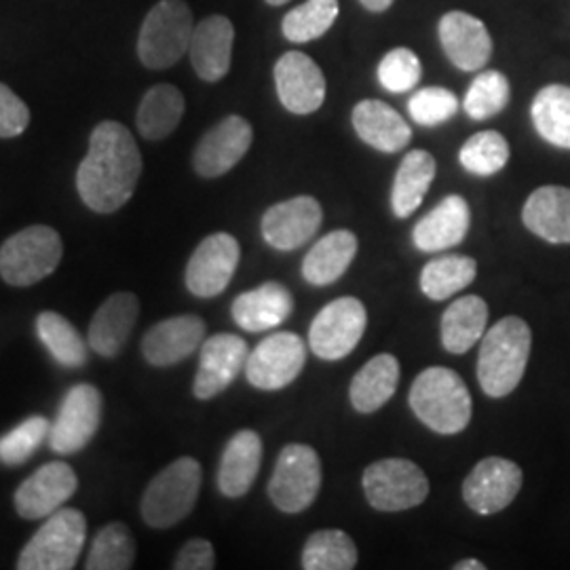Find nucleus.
<instances>
[{
	"label": "nucleus",
	"instance_id": "17",
	"mask_svg": "<svg viewBox=\"0 0 570 570\" xmlns=\"http://www.w3.org/2000/svg\"><path fill=\"white\" fill-rule=\"evenodd\" d=\"M275 85L285 110L294 115H311L326 100L322 68L301 51H287L275 63Z\"/></svg>",
	"mask_w": 570,
	"mask_h": 570
},
{
	"label": "nucleus",
	"instance_id": "22",
	"mask_svg": "<svg viewBox=\"0 0 570 570\" xmlns=\"http://www.w3.org/2000/svg\"><path fill=\"white\" fill-rule=\"evenodd\" d=\"M233 42L235 28L225 16H212L195 26L188 56L202 81L218 82L225 79L233 60Z\"/></svg>",
	"mask_w": 570,
	"mask_h": 570
},
{
	"label": "nucleus",
	"instance_id": "27",
	"mask_svg": "<svg viewBox=\"0 0 570 570\" xmlns=\"http://www.w3.org/2000/svg\"><path fill=\"white\" fill-rule=\"evenodd\" d=\"M522 220L530 233L543 242L570 244V188H537L524 204Z\"/></svg>",
	"mask_w": 570,
	"mask_h": 570
},
{
	"label": "nucleus",
	"instance_id": "15",
	"mask_svg": "<svg viewBox=\"0 0 570 570\" xmlns=\"http://www.w3.org/2000/svg\"><path fill=\"white\" fill-rule=\"evenodd\" d=\"M254 142V129L244 117L230 115L216 122L197 144L193 167L202 178H220L247 155Z\"/></svg>",
	"mask_w": 570,
	"mask_h": 570
},
{
	"label": "nucleus",
	"instance_id": "21",
	"mask_svg": "<svg viewBox=\"0 0 570 570\" xmlns=\"http://www.w3.org/2000/svg\"><path fill=\"white\" fill-rule=\"evenodd\" d=\"M440 42L449 60L465 72L484 68L492 56L489 28L465 11H450L440 20Z\"/></svg>",
	"mask_w": 570,
	"mask_h": 570
},
{
	"label": "nucleus",
	"instance_id": "5",
	"mask_svg": "<svg viewBox=\"0 0 570 570\" xmlns=\"http://www.w3.org/2000/svg\"><path fill=\"white\" fill-rule=\"evenodd\" d=\"M195 23L184 0H161L144 18L138 37V56L146 68L165 70L183 60Z\"/></svg>",
	"mask_w": 570,
	"mask_h": 570
},
{
	"label": "nucleus",
	"instance_id": "14",
	"mask_svg": "<svg viewBox=\"0 0 570 570\" xmlns=\"http://www.w3.org/2000/svg\"><path fill=\"white\" fill-rule=\"evenodd\" d=\"M524 473L510 459L489 456L469 471L463 482V499L469 510L492 515L510 508L522 489Z\"/></svg>",
	"mask_w": 570,
	"mask_h": 570
},
{
	"label": "nucleus",
	"instance_id": "34",
	"mask_svg": "<svg viewBox=\"0 0 570 570\" xmlns=\"http://www.w3.org/2000/svg\"><path fill=\"white\" fill-rule=\"evenodd\" d=\"M532 122L543 140L570 150V87L548 85L532 100Z\"/></svg>",
	"mask_w": 570,
	"mask_h": 570
},
{
	"label": "nucleus",
	"instance_id": "6",
	"mask_svg": "<svg viewBox=\"0 0 570 570\" xmlns=\"http://www.w3.org/2000/svg\"><path fill=\"white\" fill-rule=\"evenodd\" d=\"M63 245L51 226H28L0 247V275L9 285L28 287L49 277L60 265Z\"/></svg>",
	"mask_w": 570,
	"mask_h": 570
},
{
	"label": "nucleus",
	"instance_id": "30",
	"mask_svg": "<svg viewBox=\"0 0 570 570\" xmlns=\"http://www.w3.org/2000/svg\"><path fill=\"white\" fill-rule=\"evenodd\" d=\"M400 383V362L391 353H381L366 362L348 389L351 404L362 412V414H372L376 410L387 404L389 400L395 395Z\"/></svg>",
	"mask_w": 570,
	"mask_h": 570
},
{
	"label": "nucleus",
	"instance_id": "26",
	"mask_svg": "<svg viewBox=\"0 0 570 570\" xmlns=\"http://www.w3.org/2000/svg\"><path fill=\"white\" fill-rule=\"evenodd\" d=\"M263 463V440L256 431L244 429L230 438L226 444L220 468H218V489L228 499L245 497Z\"/></svg>",
	"mask_w": 570,
	"mask_h": 570
},
{
	"label": "nucleus",
	"instance_id": "39",
	"mask_svg": "<svg viewBox=\"0 0 570 570\" xmlns=\"http://www.w3.org/2000/svg\"><path fill=\"white\" fill-rule=\"evenodd\" d=\"M338 18V0H306L284 18V37L292 42H308L324 37Z\"/></svg>",
	"mask_w": 570,
	"mask_h": 570
},
{
	"label": "nucleus",
	"instance_id": "48",
	"mask_svg": "<svg viewBox=\"0 0 570 570\" xmlns=\"http://www.w3.org/2000/svg\"><path fill=\"white\" fill-rule=\"evenodd\" d=\"M454 570H487V567L480 562V560H463V562H456Z\"/></svg>",
	"mask_w": 570,
	"mask_h": 570
},
{
	"label": "nucleus",
	"instance_id": "43",
	"mask_svg": "<svg viewBox=\"0 0 570 570\" xmlns=\"http://www.w3.org/2000/svg\"><path fill=\"white\" fill-rule=\"evenodd\" d=\"M407 112L412 121L425 127H435L450 121L459 112V100L450 89L425 87L410 98Z\"/></svg>",
	"mask_w": 570,
	"mask_h": 570
},
{
	"label": "nucleus",
	"instance_id": "46",
	"mask_svg": "<svg viewBox=\"0 0 570 570\" xmlns=\"http://www.w3.org/2000/svg\"><path fill=\"white\" fill-rule=\"evenodd\" d=\"M216 567V551L207 539H190L174 560L176 570H212Z\"/></svg>",
	"mask_w": 570,
	"mask_h": 570
},
{
	"label": "nucleus",
	"instance_id": "45",
	"mask_svg": "<svg viewBox=\"0 0 570 570\" xmlns=\"http://www.w3.org/2000/svg\"><path fill=\"white\" fill-rule=\"evenodd\" d=\"M30 110L7 85L0 82V138H16L26 131Z\"/></svg>",
	"mask_w": 570,
	"mask_h": 570
},
{
	"label": "nucleus",
	"instance_id": "2",
	"mask_svg": "<svg viewBox=\"0 0 570 570\" xmlns=\"http://www.w3.org/2000/svg\"><path fill=\"white\" fill-rule=\"evenodd\" d=\"M532 334L524 320L503 317L482 336L478 381L489 397H505L520 385L529 366Z\"/></svg>",
	"mask_w": 570,
	"mask_h": 570
},
{
	"label": "nucleus",
	"instance_id": "35",
	"mask_svg": "<svg viewBox=\"0 0 570 570\" xmlns=\"http://www.w3.org/2000/svg\"><path fill=\"white\" fill-rule=\"evenodd\" d=\"M478 263L463 254H446L429 261L421 271V289L431 301H446L473 284Z\"/></svg>",
	"mask_w": 570,
	"mask_h": 570
},
{
	"label": "nucleus",
	"instance_id": "47",
	"mask_svg": "<svg viewBox=\"0 0 570 570\" xmlns=\"http://www.w3.org/2000/svg\"><path fill=\"white\" fill-rule=\"evenodd\" d=\"M360 2L372 13H383L393 4V0H360Z\"/></svg>",
	"mask_w": 570,
	"mask_h": 570
},
{
	"label": "nucleus",
	"instance_id": "11",
	"mask_svg": "<svg viewBox=\"0 0 570 570\" xmlns=\"http://www.w3.org/2000/svg\"><path fill=\"white\" fill-rule=\"evenodd\" d=\"M305 364V341L294 332H275L247 355L245 376L252 387L279 391L301 376Z\"/></svg>",
	"mask_w": 570,
	"mask_h": 570
},
{
	"label": "nucleus",
	"instance_id": "31",
	"mask_svg": "<svg viewBox=\"0 0 570 570\" xmlns=\"http://www.w3.org/2000/svg\"><path fill=\"white\" fill-rule=\"evenodd\" d=\"M489 326V305L480 296H461L442 315V345L452 355H463L482 341Z\"/></svg>",
	"mask_w": 570,
	"mask_h": 570
},
{
	"label": "nucleus",
	"instance_id": "25",
	"mask_svg": "<svg viewBox=\"0 0 570 570\" xmlns=\"http://www.w3.org/2000/svg\"><path fill=\"white\" fill-rule=\"evenodd\" d=\"M294 311L289 289L279 282H266L239 294L233 303V320L245 332H265L282 326Z\"/></svg>",
	"mask_w": 570,
	"mask_h": 570
},
{
	"label": "nucleus",
	"instance_id": "38",
	"mask_svg": "<svg viewBox=\"0 0 570 570\" xmlns=\"http://www.w3.org/2000/svg\"><path fill=\"white\" fill-rule=\"evenodd\" d=\"M136 560V541L122 522L104 527L87 556V570H127Z\"/></svg>",
	"mask_w": 570,
	"mask_h": 570
},
{
	"label": "nucleus",
	"instance_id": "7",
	"mask_svg": "<svg viewBox=\"0 0 570 570\" xmlns=\"http://www.w3.org/2000/svg\"><path fill=\"white\" fill-rule=\"evenodd\" d=\"M87 534V522L79 510L53 511L39 532L28 541L18 560L20 570L75 569Z\"/></svg>",
	"mask_w": 570,
	"mask_h": 570
},
{
	"label": "nucleus",
	"instance_id": "36",
	"mask_svg": "<svg viewBox=\"0 0 570 570\" xmlns=\"http://www.w3.org/2000/svg\"><path fill=\"white\" fill-rule=\"evenodd\" d=\"M357 560V546L343 530H317L306 539L303 550L305 570H351Z\"/></svg>",
	"mask_w": 570,
	"mask_h": 570
},
{
	"label": "nucleus",
	"instance_id": "33",
	"mask_svg": "<svg viewBox=\"0 0 570 570\" xmlns=\"http://www.w3.org/2000/svg\"><path fill=\"white\" fill-rule=\"evenodd\" d=\"M186 110L183 91L174 85H155L138 108V129L146 140H164L176 131Z\"/></svg>",
	"mask_w": 570,
	"mask_h": 570
},
{
	"label": "nucleus",
	"instance_id": "16",
	"mask_svg": "<svg viewBox=\"0 0 570 570\" xmlns=\"http://www.w3.org/2000/svg\"><path fill=\"white\" fill-rule=\"evenodd\" d=\"M324 223V209L315 197L301 195L268 207L261 223L266 244L292 252L311 242Z\"/></svg>",
	"mask_w": 570,
	"mask_h": 570
},
{
	"label": "nucleus",
	"instance_id": "37",
	"mask_svg": "<svg viewBox=\"0 0 570 570\" xmlns=\"http://www.w3.org/2000/svg\"><path fill=\"white\" fill-rule=\"evenodd\" d=\"M37 332L42 345L53 360L66 367H81L87 364V345L79 330L56 311H45L37 317Z\"/></svg>",
	"mask_w": 570,
	"mask_h": 570
},
{
	"label": "nucleus",
	"instance_id": "42",
	"mask_svg": "<svg viewBox=\"0 0 570 570\" xmlns=\"http://www.w3.org/2000/svg\"><path fill=\"white\" fill-rule=\"evenodd\" d=\"M51 425L45 416H30L0 438V461L4 465L26 463L49 438Z\"/></svg>",
	"mask_w": 570,
	"mask_h": 570
},
{
	"label": "nucleus",
	"instance_id": "12",
	"mask_svg": "<svg viewBox=\"0 0 570 570\" xmlns=\"http://www.w3.org/2000/svg\"><path fill=\"white\" fill-rule=\"evenodd\" d=\"M102 423V393L94 385H77L63 400L49 431V444L58 454H75L89 444Z\"/></svg>",
	"mask_w": 570,
	"mask_h": 570
},
{
	"label": "nucleus",
	"instance_id": "18",
	"mask_svg": "<svg viewBox=\"0 0 570 570\" xmlns=\"http://www.w3.org/2000/svg\"><path fill=\"white\" fill-rule=\"evenodd\" d=\"M247 355V343L235 334H216L204 341L197 376L193 383L195 397L212 400L220 395L239 376Z\"/></svg>",
	"mask_w": 570,
	"mask_h": 570
},
{
	"label": "nucleus",
	"instance_id": "10",
	"mask_svg": "<svg viewBox=\"0 0 570 570\" xmlns=\"http://www.w3.org/2000/svg\"><path fill=\"white\" fill-rule=\"evenodd\" d=\"M367 326V311L362 301L343 296L324 306L308 330L311 351L326 362L345 360L360 345Z\"/></svg>",
	"mask_w": 570,
	"mask_h": 570
},
{
	"label": "nucleus",
	"instance_id": "41",
	"mask_svg": "<svg viewBox=\"0 0 570 570\" xmlns=\"http://www.w3.org/2000/svg\"><path fill=\"white\" fill-rule=\"evenodd\" d=\"M511 98V85L508 77L499 70H484L471 82L465 96V112L475 121H487L499 115Z\"/></svg>",
	"mask_w": 570,
	"mask_h": 570
},
{
	"label": "nucleus",
	"instance_id": "13",
	"mask_svg": "<svg viewBox=\"0 0 570 570\" xmlns=\"http://www.w3.org/2000/svg\"><path fill=\"white\" fill-rule=\"evenodd\" d=\"M242 258L239 242L228 233L205 237L193 252L186 266V287L199 298H214L223 294Z\"/></svg>",
	"mask_w": 570,
	"mask_h": 570
},
{
	"label": "nucleus",
	"instance_id": "49",
	"mask_svg": "<svg viewBox=\"0 0 570 570\" xmlns=\"http://www.w3.org/2000/svg\"><path fill=\"white\" fill-rule=\"evenodd\" d=\"M271 7H282V4H285L287 0H266Z\"/></svg>",
	"mask_w": 570,
	"mask_h": 570
},
{
	"label": "nucleus",
	"instance_id": "24",
	"mask_svg": "<svg viewBox=\"0 0 570 570\" xmlns=\"http://www.w3.org/2000/svg\"><path fill=\"white\" fill-rule=\"evenodd\" d=\"M471 225V209L461 195H449L423 216L414 230L412 242L421 252H444L461 244Z\"/></svg>",
	"mask_w": 570,
	"mask_h": 570
},
{
	"label": "nucleus",
	"instance_id": "8",
	"mask_svg": "<svg viewBox=\"0 0 570 570\" xmlns=\"http://www.w3.org/2000/svg\"><path fill=\"white\" fill-rule=\"evenodd\" d=\"M322 489V461L306 444H287L268 482L273 505L284 513H301L313 505Z\"/></svg>",
	"mask_w": 570,
	"mask_h": 570
},
{
	"label": "nucleus",
	"instance_id": "28",
	"mask_svg": "<svg viewBox=\"0 0 570 570\" xmlns=\"http://www.w3.org/2000/svg\"><path fill=\"white\" fill-rule=\"evenodd\" d=\"M357 136L381 153H400L412 140V129L402 115L381 100H364L353 108Z\"/></svg>",
	"mask_w": 570,
	"mask_h": 570
},
{
	"label": "nucleus",
	"instance_id": "40",
	"mask_svg": "<svg viewBox=\"0 0 570 570\" xmlns=\"http://www.w3.org/2000/svg\"><path fill=\"white\" fill-rule=\"evenodd\" d=\"M510 144L499 131H480L463 144L459 161L475 176H494L510 161Z\"/></svg>",
	"mask_w": 570,
	"mask_h": 570
},
{
	"label": "nucleus",
	"instance_id": "9",
	"mask_svg": "<svg viewBox=\"0 0 570 570\" xmlns=\"http://www.w3.org/2000/svg\"><path fill=\"white\" fill-rule=\"evenodd\" d=\"M362 487L367 503L379 511L412 510L429 497L425 471L407 459H383L367 465Z\"/></svg>",
	"mask_w": 570,
	"mask_h": 570
},
{
	"label": "nucleus",
	"instance_id": "20",
	"mask_svg": "<svg viewBox=\"0 0 570 570\" xmlns=\"http://www.w3.org/2000/svg\"><path fill=\"white\" fill-rule=\"evenodd\" d=\"M204 341L205 322L199 315H176L146 332L142 353L153 366H174L193 355Z\"/></svg>",
	"mask_w": 570,
	"mask_h": 570
},
{
	"label": "nucleus",
	"instance_id": "3",
	"mask_svg": "<svg viewBox=\"0 0 570 570\" xmlns=\"http://www.w3.org/2000/svg\"><path fill=\"white\" fill-rule=\"evenodd\" d=\"M407 400L416 419L435 433H461L471 421V393L465 381L450 367L423 370L414 379Z\"/></svg>",
	"mask_w": 570,
	"mask_h": 570
},
{
	"label": "nucleus",
	"instance_id": "19",
	"mask_svg": "<svg viewBox=\"0 0 570 570\" xmlns=\"http://www.w3.org/2000/svg\"><path fill=\"white\" fill-rule=\"evenodd\" d=\"M77 487V473L68 463L42 465L16 490V510L26 520L49 518L75 494Z\"/></svg>",
	"mask_w": 570,
	"mask_h": 570
},
{
	"label": "nucleus",
	"instance_id": "29",
	"mask_svg": "<svg viewBox=\"0 0 570 570\" xmlns=\"http://www.w3.org/2000/svg\"><path fill=\"white\" fill-rule=\"evenodd\" d=\"M360 242L355 233L341 228L332 230L322 237L317 244L308 249L303 261V277L306 284L324 287L338 282L346 273V268L357 256Z\"/></svg>",
	"mask_w": 570,
	"mask_h": 570
},
{
	"label": "nucleus",
	"instance_id": "44",
	"mask_svg": "<svg viewBox=\"0 0 570 570\" xmlns=\"http://www.w3.org/2000/svg\"><path fill=\"white\" fill-rule=\"evenodd\" d=\"M421 75H423V66L419 56L406 47H397L389 51L379 63V81L393 94H406L410 89H414L421 81Z\"/></svg>",
	"mask_w": 570,
	"mask_h": 570
},
{
	"label": "nucleus",
	"instance_id": "4",
	"mask_svg": "<svg viewBox=\"0 0 570 570\" xmlns=\"http://www.w3.org/2000/svg\"><path fill=\"white\" fill-rule=\"evenodd\" d=\"M204 471L197 459L180 456L159 471L144 490L142 518L150 529H171L193 511Z\"/></svg>",
	"mask_w": 570,
	"mask_h": 570
},
{
	"label": "nucleus",
	"instance_id": "23",
	"mask_svg": "<svg viewBox=\"0 0 570 570\" xmlns=\"http://www.w3.org/2000/svg\"><path fill=\"white\" fill-rule=\"evenodd\" d=\"M138 315H140V301L134 294L129 292L112 294L96 311L89 324L87 343L102 357L119 355L134 332Z\"/></svg>",
	"mask_w": 570,
	"mask_h": 570
},
{
	"label": "nucleus",
	"instance_id": "1",
	"mask_svg": "<svg viewBox=\"0 0 570 570\" xmlns=\"http://www.w3.org/2000/svg\"><path fill=\"white\" fill-rule=\"evenodd\" d=\"M140 174L142 155L131 131L121 122H100L77 174L82 204L100 214L121 209L134 197Z\"/></svg>",
	"mask_w": 570,
	"mask_h": 570
},
{
	"label": "nucleus",
	"instance_id": "32",
	"mask_svg": "<svg viewBox=\"0 0 570 570\" xmlns=\"http://www.w3.org/2000/svg\"><path fill=\"white\" fill-rule=\"evenodd\" d=\"M438 164L428 150H410L400 165L393 190H391V209L397 218L412 216L428 195L429 186L435 178Z\"/></svg>",
	"mask_w": 570,
	"mask_h": 570
}]
</instances>
